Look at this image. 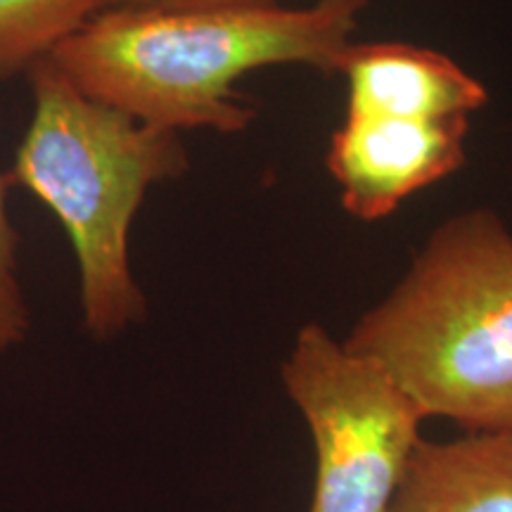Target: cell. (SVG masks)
<instances>
[{"mask_svg": "<svg viewBox=\"0 0 512 512\" xmlns=\"http://www.w3.org/2000/svg\"><path fill=\"white\" fill-rule=\"evenodd\" d=\"M470 119L413 121L344 114L332 131L325 169L344 211L375 223L392 216L415 192L432 188L467 162Z\"/></svg>", "mask_w": 512, "mask_h": 512, "instance_id": "5b68a950", "label": "cell"}, {"mask_svg": "<svg viewBox=\"0 0 512 512\" xmlns=\"http://www.w3.org/2000/svg\"><path fill=\"white\" fill-rule=\"evenodd\" d=\"M12 185L15 178L10 171H0V354L29 332V306L19 280V233L8 214Z\"/></svg>", "mask_w": 512, "mask_h": 512, "instance_id": "9c48e42d", "label": "cell"}, {"mask_svg": "<svg viewBox=\"0 0 512 512\" xmlns=\"http://www.w3.org/2000/svg\"><path fill=\"white\" fill-rule=\"evenodd\" d=\"M339 74L347 81L344 114L453 121L489 105L484 83L453 57L406 41H354Z\"/></svg>", "mask_w": 512, "mask_h": 512, "instance_id": "8992f818", "label": "cell"}, {"mask_svg": "<svg viewBox=\"0 0 512 512\" xmlns=\"http://www.w3.org/2000/svg\"><path fill=\"white\" fill-rule=\"evenodd\" d=\"M110 0H0V81L29 74Z\"/></svg>", "mask_w": 512, "mask_h": 512, "instance_id": "ba28073f", "label": "cell"}, {"mask_svg": "<svg viewBox=\"0 0 512 512\" xmlns=\"http://www.w3.org/2000/svg\"><path fill=\"white\" fill-rule=\"evenodd\" d=\"M27 76L34 112L10 174L67 230L86 330L117 337L147 311L131 268V226L150 188L188 174V150L181 133L88 98L50 60Z\"/></svg>", "mask_w": 512, "mask_h": 512, "instance_id": "3957f363", "label": "cell"}, {"mask_svg": "<svg viewBox=\"0 0 512 512\" xmlns=\"http://www.w3.org/2000/svg\"><path fill=\"white\" fill-rule=\"evenodd\" d=\"M316 448L309 512H392L425 420L392 377L320 323H306L280 366Z\"/></svg>", "mask_w": 512, "mask_h": 512, "instance_id": "277c9868", "label": "cell"}, {"mask_svg": "<svg viewBox=\"0 0 512 512\" xmlns=\"http://www.w3.org/2000/svg\"><path fill=\"white\" fill-rule=\"evenodd\" d=\"M368 0L216 8H105L48 60L88 98L164 131H247L256 110L235 83L302 64L339 74Z\"/></svg>", "mask_w": 512, "mask_h": 512, "instance_id": "6da1fadb", "label": "cell"}, {"mask_svg": "<svg viewBox=\"0 0 512 512\" xmlns=\"http://www.w3.org/2000/svg\"><path fill=\"white\" fill-rule=\"evenodd\" d=\"M342 344L392 377L422 418L512 432V233L489 207L448 216Z\"/></svg>", "mask_w": 512, "mask_h": 512, "instance_id": "7a4b0ae2", "label": "cell"}, {"mask_svg": "<svg viewBox=\"0 0 512 512\" xmlns=\"http://www.w3.org/2000/svg\"><path fill=\"white\" fill-rule=\"evenodd\" d=\"M275 3V0H110V8H216V5Z\"/></svg>", "mask_w": 512, "mask_h": 512, "instance_id": "30bf717a", "label": "cell"}, {"mask_svg": "<svg viewBox=\"0 0 512 512\" xmlns=\"http://www.w3.org/2000/svg\"><path fill=\"white\" fill-rule=\"evenodd\" d=\"M392 512H512V432L422 439Z\"/></svg>", "mask_w": 512, "mask_h": 512, "instance_id": "52a82bcc", "label": "cell"}]
</instances>
